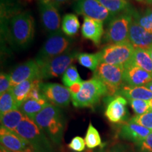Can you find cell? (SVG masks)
Returning a JSON list of instances; mask_svg holds the SVG:
<instances>
[{
	"instance_id": "6da1fadb",
	"label": "cell",
	"mask_w": 152,
	"mask_h": 152,
	"mask_svg": "<svg viewBox=\"0 0 152 152\" xmlns=\"http://www.w3.org/2000/svg\"><path fill=\"white\" fill-rule=\"evenodd\" d=\"M11 45L26 48L33 40L35 21L28 11H23L6 20H1V30Z\"/></svg>"
},
{
	"instance_id": "7a4b0ae2",
	"label": "cell",
	"mask_w": 152,
	"mask_h": 152,
	"mask_svg": "<svg viewBox=\"0 0 152 152\" xmlns=\"http://www.w3.org/2000/svg\"><path fill=\"white\" fill-rule=\"evenodd\" d=\"M33 121L54 143H60L65 128V121L58 106L49 103L35 115Z\"/></svg>"
},
{
	"instance_id": "3957f363",
	"label": "cell",
	"mask_w": 152,
	"mask_h": 152,
	"mask_svg": "<svg viewBox=\"0 0 152 152\" xmlns=\"http://www.w3.org/2000/svg\"><path fill=\"white\" fill-rule=\"evenodd\" d=\"M14 132L27 142L35 151H52V147L45 133L29 117L25 115Z\"/></svg>"
},
{
	"instance_id": "277c9868",
	"label": "cell",
	"mask_w": 152,
	"mask_h": 152,
	"mask_svg": "<svg viewBox=\"0 0 152 152\" xmlns=\"http://www.w3.org/2000/svg\"><path fill=\"white\" fill-rule=\"evenodd\" d=\"M109 95L105 85L99 80L92 77L83 81L81 90L77 94L72 95V103L76 108L92 107L101 99Z\"/></svg>"
},
{
	"instance_id": "5b68a950",
	"label": "cell",
	"mask_w": 152,
	"mask_h": 152,
	"mask_svg": "<svg viewBox=\"0 0 152 152\" xmlns=\"http://www.w3.org/2000/svg\"><path fill=\"white\" fill-rule=\"evenodd\" d=\"M134 47L130 42L119 44H111L99 53L100 63L111 64L125 68L130 64Z\"/></svg>"
},
{
	"instance_id": "8992f818",
	"label": "cell",
	"mask_w": 152,
	"mask_h": 152,
	"mask_svg": "<svg viewBox=\"0 0 152 152\" xmlns=\"http://www.w3.org/2000/svg\"><path fill=\"white\" fill-rule=\"evenodd\" d=\"M71 39L59 30L56 33L49 34L40 50L36 56L35 61L39 65L51 58L69 51Z\"/></svg>"
},
{
	"instance_id": "52a82bcc",
	"label": "cell",
	"mask_w": 152,
	"mask_h": 152,
	"mask_svg": "<svg viewBox=\"0 0 152 152\" xmlns=\"http://www.w3.org/2000/svg\"><path fill=\"white\" fill-rule=\"evenodd\" d=\"M124 68L111 64L101 63L93 77L99 80L105 85L109 95H117L120 89L124 84Z\"/></svg>"
},
{
	"instance_id": "ba28073f",
	"label": "cell",
	"mask_w": 152,
	"mask_h": 152,
	"mask_svg": "<svg viewBox=\"0 0 152 152\" xmlns=\"http://www.w3.org/2000/svg\"><path fill=\"white\" fill-rule=\"evenodd\" d=\"M132 20V14L128 11L112 18L106 30L105 40L111 44L129 42V30Z\"/></svg>"
},
{
	"instance_id": "9c48e42d",
	"label": "cell",
	"mask_w": 152,
	"mask_h": 152,
	"mask_svg": "<svg viewBox=\"0 0 152 152\" xmlns=\"http://www.w3.org/2000/svg\"><path fill=\"white\" fill-rule=\"evenodd\" d=\"M77 53L68 51L40 64L41 79H51L64 75L71 64L77 58Z\"/></svg>"
},
{
	"instance_id": "30bf717a",
	"label": "cell",
	"mask_w": 152,
	"mask_h": 152,
	"mask_svg": "<svg viewBox=\"0 0 152 152\" xmlns=\"http://www.w3.org/2000/svg\"><path fill=\"white\" fill-rule=\"evenodd\" d=\"M74 11L84 17L102 22L114 18L98 0H78L74 5Z\"/></svg>"
},
{
	"instance_id": "8fae6325",
	"label": "cell",
	"mask_w": 152,
	"mask_h": 152,
	"mask_svg": "<svg viewBox=\"0 0 152 152\" xmlns=\"http://www.w3.org/2000/svg\"><path fill=\"white\" fill-rule=\"evenodd\" d=\"M42 26L49 35L60 30L61 18L57 7L52 0H37Z\"/></svg>"
},
{
	"instance_id": "7c38bea8",
	"label": "cell",
	"mask_w": 152,
	"mask_h": 152,
	"mask_svg": "<svg viewBox=\"0 0 152 152\" xmlns=\"http://www.w3.org/2000/svg\"><path fill=\"white\" fill-rule=\"evenodd\" d=\"M40 88L49 103L58 107H66L72 100L69 89L58 83H41Z\"/></svg>"
},
{
	"instance_id": "4fadbf2b",
	"label": "cell",
	"mask_w": 152,
	"mask_h": 152,
	"mask_svg": "<svg viewBox=\"0 0 152 152\" xmlns=\"http://www.w3.org/2000/svg\"><path fill=\"white\" fill-rule=\"evenodd\" d=\"M9 74L12 87L28 80L41 79L40 66L35 60H29L20 64Z\"/></svg>"
},
{
	"instance_id": "5bb4252c",
	"label": "cell",
	"mask_w": 152,
	"mask_h": 152,
	"mask_svg": "<svg viewBox=\"0 0 152 152\" xmlns=\"http://www.w3.org/2000/svg\"><path fill=\"white\" fill-rule=\"evenodd\" d=\"M1 146L11 152H32L33 148L14 132L1 126L0 129Z\"/></svg>"
},
{
	"instance_id": "9a60e30c",
	"label": "cell",
	"mask_w": 152,
	"mask_h": 152,
	"mask_svg": "<svg viewBox=\"0 0 152 152\" xmlns=\"http://www.w3.org/2000/svg\"><path fill=\"white\" fill-rule=\"evenodd\" d=\"M126 99L122 96H115L111 98L106 109L105 116L113 123H123L128 118Z\"/></svg>"
},
{
	"instance_id": "2e32d148",
	"label": "cell",
	"mask_w": 152,
	"mask_h": 152,
	"mask_svg": "<svg viewBox=\"0 0 152 152\" xmlns=\"http://www.w3.org/2000/svg\"><path fill=\"white\" fill-rule=\"evenodd\" d=\"M150 132L151 131L149 129L133 123L129 120L128 121L122 123L118 135L122 139L138 144L143 141Z\"/></svg>"
},
{
	"instance_id": "e0dca14e",
	"label": "cell",
	"mask_w": 152,
	"mask_h": 152,
	"mask_svg": "<svg viewBox=\"0 0 152 152\" xmlns=\"http://www.w3.org/2000/svg\"><path fill=\"white\" fill-rule=\"evenodd\" d=\"M124 81L130 86H145L152 80V75L134 64H129L124 68Z\"/></svg>"
},
{
	"instance_id": "ac0fdd59",
	"label": "cell",
	"mask_w": 152,
	"mask_h": 152,
	"mask_svg": "<svg viewBox=\"0 0 152 152\" xmlns=\"http://www.w3.org/2000/svg\"><path fill=\"white\" fill-rule=\"evenodd\" d=\"M128 39L134 48L147 49L152 45V33L146 30L133 19L129 30Z\"/></svg>"
},
{
	"instance_id": "d6986e66",
	"label": "cell",
	"mask_w": 152,
	"mask_h": 152,
	"mask_svg": "<svg viewBox=\"0 0 152 152\" xmlns=\"http://www.w3.org/2000/svg\"><path fill=\"white\" fill-rule=\"evenodd\" d=\"M81 32L83 37L90 39L94 45H99L104 34L103 22L84 17Z\"/></svg>"
},
{
	"instance_id": "ffe728a7",
	"label": "cell",
	"mask_w": 152,
	"mask_h": 152,
	"mask_svg": "<svg viewBox=\"0 0 152 152\" xmlns=\"http://www.w3.org/2000/svg\"><path fill=\"white\" fill-rule=\"evenodd\" d=\"M122 96L128 100L141 99L149 101L152 99V92L145 86H130L123 85L117 95Z\"/></svg>"
},
{
	"instance_id": "44dd1931",
	"label": "cell",
	"mask_w": 152,
	"mask_h": 152,
	"mask_svg": "<svg viewBox=\"0 0 152 152\" xmlns=\"http://www.w3.org/2000/svg\"><path fill=\"white\" fill-rule=\"evenodd\" d=\"M49 104L46 99L41 100H35L33 99H28L25 100L19 106L18 109L26 116L30 118L34 119V118L38 113H39L44 108Z\"/></svg>"
},
{
	"instance_id": "7402d4cb",
	"label": "cell",
	"mask_w": 152,
	"mask_h": 152,
	"mask_svg": "<svg viewBox=\"0 0 152 152\" xmlns=\"http://www.w3.org/2000/svg\"><path fill=\"white\" fill-rule=\"evenodd\" d=\"M24 116V114L18 109L7 112L1 115V126L14 132Z\"/></svg>"
},
{
	"instance_id": "603a6c76",
	"label": "cell",
	"mask_w": 152,
	"mask_h": 152,
	"mask_svg": "<svg viewBox=\"0 0 152 152\" xmlns=\"http://www.w3.org/2000/svg\"><path fill=\"white\" fill-rule=\"evenodd\" d=\"M131 63L152 75V59L147 49L134 48Z\"/></svg>"
},
{
	"instance_id": "cb8c5ba5",
	"label": "cell",
	"mask_w": 152,
	"mask_h": 152,
	"mask_svg": "<svg viewBox=\"0 0 152 152\" xmlns=\"http://www.w3.org/2000/svg\"><path fill=\"white\" fill-rule=\"evenodd\" d=\"M36 80L37 79L28 80L22 82V83L12 87L11 91H12L15 99L16 101L18 108L20 104L28 98L30 91L35 85Z\"/></svg>"
},
{
	"instance_id": "d4e9b609",
	"label": "cell",
	"mask_w": 152,
	"mask_h": 152,
	"mask_svg": "<svg viewBox=\"0 0 152 152\" xmlns=\"http://www.w3.org/2000/svg\"><path fill=\"white\" fill-rule=\"evenodd\" d=\"M113 17L128 11V0H98Z\"/></svg>"
},
{
	"instance_id": "484cf974",
	"label": "cell",
	"mask_w": 152,
	"mask_h": 152,
	"mask_svg": "<svg viewBox=\"0 0 152 152\" xmlns=\"http://www.w3.org/2000/svg\"><path fill=\"white\" fill-rule=\"evenodd\" d=\"M80 26V25L78 18L75 14H67L63 18L61 23L62 31L67 36L71 37L75 35L78 31Z\"/></svg>"
},
{
	"instance_id": "4316f807",
	"label": "cell",
	"mask_w": 152,
	"mask_h": 152,
	"mask_svg": "<svg viewBox=\"0 0 152 152\" xmlns=\"http://www.w3.org/2000/svg\"><path fill=\"white\" fill-rule=\"evenodd\" d=\"M20 12L18 0H1V20H6Z\"/></svg>"
},
{
	"instance_id": "83f0119b",
	"label": "cell",
	"mask_w": 152,
	"mask_h": 152,
	"mask_svg": "<svg viewBox=\"0 0 152 152\" xmlns=\"http://www.w3.org/2000/svg\"><path fill=\"white\" fill-rule=\"evenodd\" d=\"M17 109H18V106L11 89L4 94H0V115Z\"/></svg>"
},
{
	"instance_id": "f1b7e54d",
	"label": "cell",
	"mask_w": 152,
	"mask_h": 152,
	"mask_svg": "<svg viewBox=\"0 0 152 152\" xmlns=\"http://www.w3.org/2000/svg\"><path fill=\"white\" fill-rule=\"evenodd\" d=\"M77 59L80 65L93 71H96L99 65L101 64L99 53L96 54L80 53L77 54Z\"/></svg>"
},
{
	"instance_id": "f546056e",
	"label": "cell",
	"mask_w": 152,
	"mask_h": 152,
	"mask_svg": "<svg viewBox=\"0 0 152 152\" xmlns=\"http://www.w3.org/2000/svg\"><path fill=\"white\" fill-rule=\"evenodd\" d=\"M85 141L86 146L89 149H94V148L103 145L99 133L91 123L89 124L88 128H87Z\"/></svg>"
},
{
	"instance_id": "4dcf8cb0",
	"label": "cell",
	"mask_w": 152,
	"mask_h": 152,
	"mask_svg": "<svg viewBox=\"0 0 152 152\" xmlns=\"http://www.w3.org/2000/svg\"><path fill=\"white\" fill-rule=\"evenodd\" d=\"M62 81L64 84L68 87H70L75 83L83 82L80 77L77 68L74 66H71L68 68V69L62 75Z\"/></svg>"
},
{
	"instance_id": "1f68e13d",
	"label": "cell",
	"mask_w": 152,
	"mask_h": 152,
	"mask_svg": "<svg viewBox=\"0 0 152 152\" xmlns=\"http://www.w3.org/2000/svg\"><path fill=\"white\" fill-rule=\"evenodd\" d=\"M146 30L152 33V7H149L140 15H136L134 19Z\"/></svg>"
},
{
	"instance_id": "d6a6232c",
	"label": "cell",
	"mask_w": 152,
	"mask_h": 152,
	"mask_svg": "<svg viewBox=\"0 0 152 152\" xmlns=\"http://www.w3.org/2000/svg\"><path fill=\"white\" fill-rule=\"evenodd\" d=\"M130 121L142 125L152 132V111L142 115H136L130 119Z\"/></svg>"
},
{
	"instance_id": "836d02e7",
	"label": "cell",
	"mask_w": 152,
	"mask_h": 152,
	"mask_svg": "<svg viewBox=\"0 0 152 152\" xmlns=\"http://www.w3.org/2000/svg\"><path fill=\"white\" fill-rule=\"evenodd\" d=\"M130 105L136 115H142V114L147 113L150 110L149 101L141 99H132L129 100Z\"/></svg>"
},
{
	"instance_id": "e575fe53",
	"label": "cell",
	"mask_w": 152,
	"mask_h": 152,
	"mask_svg": "<svg viewBox=\"0 0 152 152\" xmlns=\"http://www.w3.org/2000/svg\"><path fill=\"white\" fill-rule=\"evenodd\" d=\"M12 88L10 74L1 73L0 75V94H2Z\"/></svg>"
},
{
	"instance_id": "d590c367",
	"label": "cell",
	"mask_w": 152,
	"mask_h": 152,
	"mask_svg": "<svg viewBox=\"0 0 152 152\" xmlns=\"http://www.w3.org/2000/svg\"><path fill=\"white\" fill-rule=\"evenodd\" d=\"M85 141L81 137H75L68 144V147L75 152H82L85 149Z\"/></svg>"
},
{
	"instance_id": "8d00e7d4",
	"label": "cell",
	"mask_w": 152,
	"mask_h": 152,
	"mask_svg": "<svg viewBox=\"0 0 152 152\" xmlns=\"http://www.w3.org/2000/svg\"><path fill=\"white\" fill-rule=\"evenodd\" d=\"M137 146L141 152H152V132Z\"/></svg>"
},
{
	"instance_id": "74e56055",
	"label": "cell",
	"mask_w": 152,
	"mask_h": 152,
	"mask_svg": "<svg viewBox=\"0 0 152 152\" xmlns=\"http://www.w3.org/2000/svg\"><path fill=\"white\" fill-rule=\"evenodd\" d=\"M107 152H132V151L127 144H117L113 146Z\"/></svg>"
},
{
	"instance_id": "f35d334b",
	"label": "cell",
	"mask_w": 152,
	"mask_h": 152,
	"mask_svg": "<svg viewBox=\"0 0 152 152\" xmlns=\"http://www.w3.org/2000/svg\"><path fill=\"white\" fill-rule=\"evenodd\" d=\"M83 81L81 82V83H75V84L71 85V86L70 87H68L70 92H71V96H72V95L77 94V93H78L80 91L82 85H83Z\"/></svg>"
},
{
	"instance_id": "ab89813d",
	"label": "cell",
	"mask_w": 152,
	"mask_h": 152,
	"mask_svg": "<svg viewBox=\"0 0 152 152\" xmlns=\"http://www.w3.org/2000/svg\"><path fill=\"white\" fill-rule=\"evenodd\" d=\"M68 1V0H52V2L54 3L57 7H59L60 5L64 4L66 3Z\"/></svg>"
},
{
	"instance_id": "60d3db41",
	"label": "cell",
	"mask_w": 152,
	"mask_h": 152,
	"mask_svg": "<svg viewBox=\"0 0 152 152\" xmlns=\"http://www.w3.org/2000/svg\"><path fill=\"white\" fill-rule=\"evenodd\" d=\"M145 87H147V89H149V90L152 92V80L150 81L149 83H147V84L145 85Z\"/></svg>"
},
{
	"instance_id": "b9f144b4",
	"label": "cell",
	"mask_w": 152,
	"mask_h": 152,
	"mask_svg": "<svg viewBox=\"0 0 152 152\" xmlns=\"http://www.w3.org/2000/svg\"><path fill=\"white\" fill-rule=\"evenodd\" d=\"M84 152H106L105 151V150H104L103 149H101L99 150H97V151H93V150H87V151H85Z\"/></svg>"
},
{
	"instance_id": "7bdbcfd3",
	"label": "cell",
	"mask_w": 152,
	"mask_h": 152,
	"mask_svg": "<svg viewBox=\"0 0 152 152\" xmlns=\"http://www.w3.org/2000/svg\"><path fill=\"white\" fill-rule=\"evenodd\" d=\"M147 50L148 53H149V54L150 56H151V59H152V45H151V46H150L149 48H147Z\"/></svg>"
},
{
	"instance_id": "ee69618b",
	"label": "cell",
	"mask_w": 152,
	"mask_h": 152,
	"mask_svg": "<svg viewBox=\"0 0 152 152\" xmlns=\"http://www.w3.org/2000/svg\"><path fill=\"white\" fill-rule=\"evenodd\" d=\"M0 152H11V151H8V150L6 149L5 148H4L3 147H1V149H0Z\"/></svg>"
},
{
	"instance_id": "f6af8a7d",
	"label": "cell",
	"mask_w": 152,
	"mask_h": 152,
	"mask_svg": "<svg viewBox=\"0 0 152 152\" xmlns=\"http://www.w3.org/2000/svg\"><path fill=\"white\" fill-rule=\"evenodd\" d=\"M149 104H150V110L152 111V99L149 100Z\"/></svg>"
},
{
	"instance_id": "bcb514c9",
	"label": "cell",
	"mask_w": 152,
	"mask_h": 152,
	"mask_svg": "<svg viewBox=\"0 0 152 152\" xmlns=\"http://www.w3.org/2000/svg\"><path fill=\"white\" fill-rule=\"evenodd\" d=\"M25 2H27V3H30L33 1V0H23Z\"/></svg>"
},
{
	"instance_id": "7dc6e473",
	"label": "cell",
	"mask_w": 152,
	"mask_h": 152,
	"mask_svg": "<svg viewBox=\"0 0 152 152\" xmlns=\"http://www.w3.org/2000/svg\"><path fill=\"white\" fill-rule=\"evenodd\" d=\"M147 1L148 2H149V3H150V2H151V0H147Z\"/></svg>"
},
{
	"instance_id": "c3c4849f",
	"label": "cell",
	"mask_w": 152,
	"mask_h": 152,
	"mask_svg": "<svg viewBox=\"0 0 152 152\" xmlns=\"http://www.w3.org/2000/svg\"><path fill=\"white\" fill-rule=\"evenodd\" d=\"M137 1H142V0H137Z\"/></svg>"
},
{
	"instance_id": "681fc988",
	"label": "cell",
	"mask_w": 152,
	"mask_h": 152,
	"mask_svg": "<svg viewBox=\"0 0 152 152\" xmlns=\"http://www.w3.org/2000/svg\"><path fill=\"white\" fill-rule=\"evenodd\" d=\"M150 3H151V4H152V0H151V2H150Z\"/></svg>"
},
{
	"instance_id": "f907efd6",
	"label": "cell",
	"mask_w": 152,
	"mask_h": 152,
	"mask_svg": "<svg viewBox=\"0 0 152 152\" xmlns=\"http://www.w3.org/2000/svg\"><path fill=\"white\" fill-rule=\"evenodd\" d=\"M32 152H35V151H32Z\"/></svg>"
}]
</instances>
